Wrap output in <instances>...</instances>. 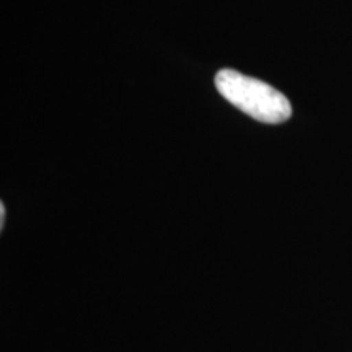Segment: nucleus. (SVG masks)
I'll list each match as a JSON object with an SVG mask.
<instances>
[{"mask_svg": "<svg viewBox=\"0 0 352 352\" xmlns=\"http://www.w3.org/2000/svg\"><path fill=\"white\" fill-rule=\"evenodd\" d=\"M215 87L228 103L259 122L279 124L292 114L289 100L279 90L235 70H220L215 76Z\"/></svg>", "mask_w": 352, "mask_h": 352, "instance_id": "1", "label": "nucleus"}, {"mask_svg": "<svg viewBox=\"0 0 352 352\" xmlns=\"http://www.w3.org/2000/svg\"><path fill=\"white\" fill-rule=\"evenodd\" d=\"M3 223H6V206L0 204V228H3Z\"/></svg>", "mask_w": 352, "mask_h": 352, "instance_id": "2", "label": "nucleus"}]
</instances>
